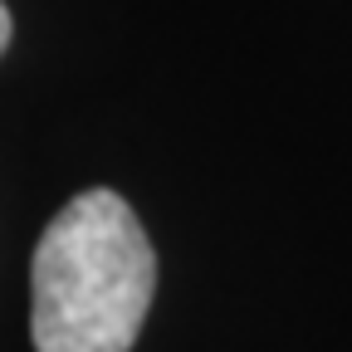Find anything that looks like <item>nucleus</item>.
Masks as SVG:
<instances>
[{"label":"nucleus","instance_id":"f257e3e1","mask_svg":"<svg viewBox=\"0 0 352 352\" xmlns=\"http://www.w3.org/2000/svg\"><path fill=\"white\" fill-rule=\"evenodd\" d=\"M34 352H127L157 294V254L132 206L108 191H78L44 226L30 264Z\"/></svg>","mask_w":352,"mask_h":352},{"label":"nucleus","instance_id":"f03ea898","mask_svg":"<svg viewBox=\"0 0 352 352\" xmlns=\"http://www.w3.org/2000/svg\"><path fill=\"white\" fill-rule=\"evenodd\" d=\"M10 34H15V20H10V10H6V0H0V54L10 50Z\"/></svg>","mask_w":352,"mask_h":352}]
</instances>
